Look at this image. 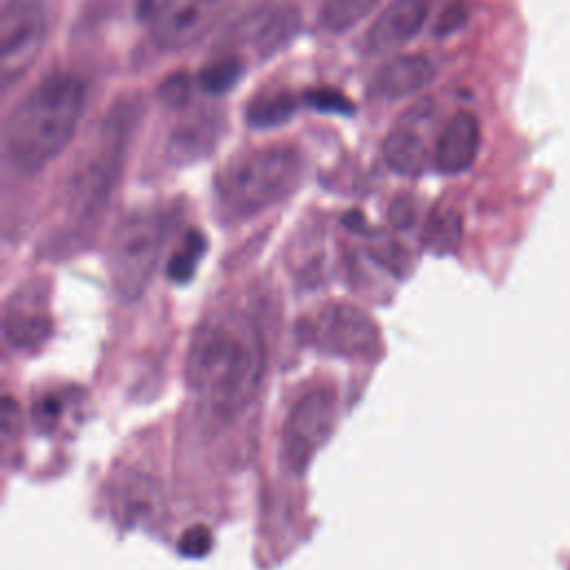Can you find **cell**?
<instances>
[{"instance_id":"cell-1","label":"cell","mask_w":570,"mask_h":570,"mask_svg":"<svg viewBox=\"0 0 570 570\" xmlns=\"http://www.w3.org/2000/svg\"><path fill=\"white\" fill-rule=\"evenodd\" d=\"M185 374L209 414L229 423L254 401L265 374V343L258 327L240 316L227 314L200 323L189 341Z\"/></svg>"},{"instance_id":"cell-2","label":"cell","mask_w":570,"mask_h":570,"mask_svg":"<svg viewBox=\"0 0 570 570\" xmlns=\"http://www.w3.org/2000/svg\"><path fill=\"white\" fill-rule=\"evenodd\" d=\"M87 102L85 85L71 73L42 78L9 114L4 151L16 169L40 171L60 156L80 125Z\"/></svg>"},{"instance_id":"cell-3","label":"cell","mask_w":570,"mask_h":570,"mask_svg":"<svg viewBox=\"0 0 570 570\" xmlns=\"http://www.w3.org/2000/svg\"><path fill=\"white\" fill-rule=\"evenodd\" d=\"M134 122L136 105H116L80 151L65 187V214L73 227L98 225L120 180Z\"/></svg>"},{"instance_id":"cell-4","label":"cell","mask_w":570,"mask_h":570,"mask_svg":"<svg viewBox=\"0 0 570 570\" xmlns=\"http://www.w3.org/2000/svg\"><path fill=\"white\" fill-rule=\"evenodd\" d=\"M303 178L296 147L267 145L229 158L214 178L216 205L227 218L256 216L287 198Z\"/></svg>"},{"instance_id":"cell-5","label":"cell","mask_w":570,"mask_h":570,"mask_svg":"<svg viewBox=\"0 0 570 570\" xmlns=\"http://www.w3.org/2000/svg\"><path fill=\"white\" fill-rule=\"evenodd\" d=\"M169 227L171 216L165 209H136L116 225L107 267L120 301L129 303L145 294L158 269Z\"/></svg>"},{"instance_id":"cell-6","label":"cell","mask_w":570,"mask_h":570,"mask_svg":"<svg viewBox=\"0 0 570 570\" xmlns=\"http://www.w3.org/2000/svg\"><path fill=\"white\" fill-rule=\"evenodd\" d=\"M334 421L336 394L332 387H312L294 403L283 425V459L289 472L307 470L314 454L330 439Z\"/></svg>"},{"instance_id":"cell-7","label":"cell","mask_w":570,"mask_h":570,"mask_svg":"<svg viewBox=\"0 0 570 570\" xmlns=\"http://www.w3.org/2000/svg\"><path fill=\"white\" fill-rule=\"evenodd\" d=\"M47 16L38 0H4L0 11V82L9 89L38 60Z\"/></svg>"},{"instance_id":"cell-8","label":"cell","mask_w":570,"mask_h":570,"mask_svg":"<svg viewBox=\"0 0 570 570\" xmlns=\"http://www.w3.org/2000/svg\"><path fill=\"white\" fill-rule=\"evenodd\" d=\"M307 336L316 350L347 358L370 356L379 347L376 323L350 303L321 307L307 325Z\"/></svg>"},{"instance_id":"cell-9","label":"cell","mask_w":570,"mask_h":570,"mask_svg":"<svg viewBox=\"0 0 570 570\" xmlns=\"http://www.w3.org/2000/svg\"><path fill=\"white\" fill-rule=\"evenodd\" d=\"M229 0H160L149 33L158 49L183 51L207 36Z\"/></svg>"},{"instance_id":"cell-10","label":"cell","mask_w":570,"mask_h":570,"mask_svg":"<svg viewBox=\"0 0 570 570\" xmlns=\"http://www.w3.org/2000/svg\"><path fill=\"white\" fill-rule=\"evenodd\" d=\"M298 27L301 16L294 4H265L238 22L234 40L249 47L263 60L285 49L298 33Z\"/></svg>"},{"instance_id":"cell-11","label":"cell","mask_w":570,"mask_h":570,"mask_svg":"<svg viewBox=\"0 0 570 570\" xmlns=\"http://www.w3.org/2000/svg\"><path fill=\"white\" fill-rule=\"evenodd\" d=\"M428 13L430 0H394L367 29L365 47L372 53H392L401 49L423 29Z\"/></svg>"},{"instance_id":"cell-12","label":"cell","mask_w":570,"mask_h":570,"mask_svg":"<svg viewBox=\"0 0 570 570\" xmlns=\"http://www.w3.org/2000/svg\"><path fill=\"white\" fill-rule=\"evenodd\" d=\"M114 514L122 525L156 521L163 510V492L154 476L142 472H125L111 488Z\"/></svg>"},{"instance_id":"cell-13","label":"cell","mask_w":570,"mask_h":570,"mask_svg":"<svg viewBox=\"0 0 570 570\" xmlns=\"http://www.w3.org/2000/svg\"><path fill=\"white\" fill-rule=\"evenodd\" d=\"M436 78V67L421 53L390 58L372 80V94L381 100H403L423 91Z\"/></svg>"},{"instance_id":"cell-14","label":"cell","mask_w":570,"mask_h":570,"mask_svg":"<svg viewBox=\"0 0 570 570\" xmlns=\"http://www.w3.org/2000/svg\"><path fill=\"white\" fill-rule=\"evenodd\" d=\"M481 145V125L472 111H456L443 127L434 145V167L441 174H461L465 171Z\"/></svg>"},{"instance_id":"cell-15","label":"cell","mask_w":570,"mask_h":570,"mask_svg":"<svg viewBox=\"0 0 570 570\" xmlns=\"http://www.w3.org/2000/svg\"><path fill=\"white\" fill-rule=\"evenodd\" d=\"M218 134L220 120L214 114H191L174 127L167 142L169 158L174 163H194L216 147Z\"/></svg>"},{"instance_id":"cell-16","label":"cell","mask_w":570,"mask_h":570,"mask_svg":"<svg viewBox=\"0 0 570 570\" xmlns=\"http://www.w3.org/2000/svg\"><path fill=\"white\" fill-rule=\"evenodd\" d=\"M4 334L16 350L38 347L51 334V321L45 309L24 303L22 296H13L4 312Z\"/></svg>"},{"instance_id":"cell-17","label":"cell","mask_w":570,"mask_h":570,"mask_svg":"<svg viewBox=\"0 0 570 570\" xmlns=\"http://www.w3.org/2000/svg\"><path fill=\"white\" fill-rule=\"evenodd\" d=\"M383 158L392 171L414 178L425 169L428 151L414 129L396 127L383 140Z\"/></svg>"},{"instance_id":"cell-18","label":"cell","mask_w":570,"mask_h":570,"mask_svg":"<svg viewBox=\"0 0 570 570\" xmlns=\"http://www.w3.org/2000/svg\"><path fill=\"white\" fill-rule=\"evenodd\" d=\"M298 109V100L289 91L261 94L245 107V120L254 129L278 127L287 122Z\"/></svg>"},{"instance_id":"cell-19","label":"cell","mask_w":570,"mask_h":570,"mask_svg":"<svg viewBox=\"0 0 570 570\" xmlns=\"http://www.w3.org/2000/svg\"><path fill=\"white\" fill-rule=\"evenodd\" d=\"M245 71H247V62L236 53H227V56H220V58L207 62L200 69L196 82L205 94L223 96V94L232 91L243 80Z\"/></svg>"},{"instance_id":"cell-20","label":"cell","mask_w":570,"mask_h":570,"mask_svg":"<svg viewBox=\"0 0 570 570\" xmlns=\"http://www.w3.org/2000/svg\"><path fill=\"white\" fill-rule=\"evenodd\" d=\"M381 0H323L318 22L330 33H343L365 20Z\"/></svg>"},{"instance_id":"cell-21","label":"cell","mask_w":570,"mask_h":570,"mask_svg":"<svg viewBox=\"0 0 570 570\" xmlns=\"http://www.w3.org/2000/svg\"><path fill=\"white\" fill-rule=\"evenodd\" d=\"M205 249H207L205 236H203L198 229H189V232L183 236L180 247L171 254V258H169V263H167V276H169V281H174V283H187V281L194 276V272H196V267H198V263H200Z\"/></svg>"},{"instance_id":"cell-22","label":"cell","mask_w":570,"mask_h":570,"mask_svg":"<svg viewBox=\"0 0 570 570\" xmlns=\"http://www.w3.org/2000/svg\"><path fill=\"white\" fill-rule=\"evenodd\" d=\"M461 218L454 212H434L423 229V243L436 252L445 254L459 245Z\"/></svg>"},{"instance_id":"cell-23","label":"cell","mask_w":570,"mask_h":570,"mask_svg":"<svg viewBox=\"0 0 570 570\" xmlns=\"http://www.w3.org/2000/svg\"><path fill=\"white\" fill-rule=\"evenodd\" d=\"M305 102L323 114H341V116H350L354 114V105L350 102L347 96H343L336 89L323 87V89H312L305 94Z\"/></svg>"},{"instance_id":"cell-24","label":"cell","mask_w":570,"mask_h":570,"mask_svg":"<svg viewBox=\"0 0 570 570\" xmlns=\"http://www.w3.org/2000/svg\"><path fill=\"white\" fill-rule=\"evenodd\" d=\"M178 550H180V554L191 557V559L205 557L212 550V530L203 523L187 528L178 539Z\"/></svg>"},{"instance_id":"cell-25","label":"cell","mask_w":570,"mask_h":570,"mask_svg":"<svg viewBox=\"0 0 570 570\" xmlns=\"http://www.w3.org/2000/svg\"><path fill=\"white\" fill-rule=\"evenodd\" d=\"M158 96L165 105H169L174 109H180L189 102L191 80L185 73H174V76L163 80V85L158 87Z\"/></svg>"},{"instance_id":"cell-26","label":"cell","mask_w":570,"mask_h":570,"mask_svg":"<svg viewBox=\"0 0 570 570\" xmlns=\"http://www.w3.org/2000/svg\"><path fill=\"white\" fill-rule=\"evenodd\" d=\"M62 407H65V403H62V396L60 394H53V392H49V394H45V396H40L36 403H33V421H36V425L40 428V430H53V425L60 421V416H62Z\"/></svg>"},{"instance_id":"cell-27","label":"cell","mask_w":570,"mask_h":570,"mask_svg":"<svg viewBox=\"0 0 570 570\" xmlns=\"http://www.w3.org/2000/svg\"><path fill=\"white\" fill-rule=\"evenodd\" d=\"M465 18H468L465 4H463L461 0L450 2V4L441 11V16H439V20H436V24H434V36H436V38H445V36L459 31V29L463 27Z\"/></svg>"}]
</instances>
